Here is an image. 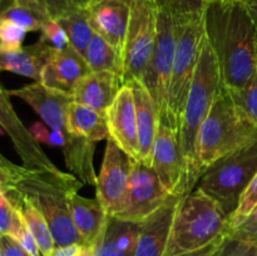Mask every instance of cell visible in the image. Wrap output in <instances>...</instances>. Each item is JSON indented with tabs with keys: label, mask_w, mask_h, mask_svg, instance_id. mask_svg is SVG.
I'll use <instances>...</instances> for the list:
<instances>
[{
	"label": "cell",
	"mask_w": 257,
	"mask_h": 256,
	"mask_svg": "<svg viewBox=\"0 0 257 256\" xmlns=\"http://www.w3.org/2000/svg\"><path fill=\"white\" fill-rule=\"evenodd\" d=\"M205 33L215 52L223 87L242 89L257 68V29L242 0L210 2Z\"/></svg>",
	"instance_id": "cell-1"
},
{
	"label": "cell",
	"mask_w": 257,
	"mask_h": 256,
	"mask_svg": "<svg viewBox=\"0 0 257 256\" xmlns=\"http://www.w3.org/2000/svg\"><path fill=\"white\" fill-rule=\"evenodd\" d=\"M257 142V125L236 104L223 84L196 142V165L200 176L220 158Z\"/></svg>",
	"instance_id": "cell-2"
},
{
	"label": "cell",
	"mask_w": 257,
	"mask_h": 256,
	"mask_svg": "<svg viewBox=\"0 0 257 256\" xmlns=\"http://www.w3.org/2000/svg\"><path fill=\"white\" fill-rule=\"evenodd\" d=\"M80 186L82 182L74 175L59 168L47 171L27 168L24 176L10 188L27 196L43 213L55 246H68L84 245L73 222L69 205L70 196L78 192Z\"/></svg>",
	"instance_id": "cell-3"
},
{
	"label": "cell",
	"mask_w": 257,
	"mask_h": 256,
	"mask_svg": "<svg viewBox=\"0 0 257 256\" xmlns=\"http://www.w3.org/2000/svg\"><path fill=\"white\" fill-rule=\"evenodd\" d=\"M222 85L220 67L207 35H203L195 77L188 92L180 127V143L187 166L191 188L195 187L201 176L196 165V142L201 125L212 108L218 90Z\"/></svg>",
	"instance_id": "cell-4"
},
{
	"label": "cell",
	"mask_w": 257,
	"mask_h": 256,
	"mask_svg": "<svg viewBox=\"0 0 257 256\" xmlns=\"http://www.w3.org/2000/svg\"><path fill=\"white\" fill-rule=\"evenodd\" d=\"M230 230V216L220 205L201 192L192 191L181 198L168 238L166 256L200 250Z\"/></svg>",
	"instance_id": "cell-5"
},
{
	"label": "cell",
	"mask_w": 257,
	"mask_h": 256,
	"mask_svg": "<svg viewBox=\"0 0 257 256\" xmlns=\"http://www.w3.org/2000/svg\"><path fill=\"white\" fill-rule=\"evenodd\" d=\"M203 14H173L176 49L167 95V117L163 123L178 133L205 35Z\"/></svg>",
	"instance_id": "cell-6"
},
{
	"label": "cell",
	"mask_w": 257,
	"mask_h": 256,
	"mask_svg": "<svg viewBox=\"0 0 257 256\" xmlns=\"http://www.w3.org/2000/svg\"><path fill=\"white\" fill-rule=\"evenodd\" d=\"M257 173V142L213 163L200 178L197 190L215 200L228 216Z\"/></svg>",
	"instance_id": "cell-7"
},
{
	"label": "cell",
	"mask_w": 257,
	"mask_h": 256,
	"mask_svg": "<svg viewBox=\"0 0 257 256\" xmlns=\"http://www.w3.org/2000/svg\"><path fill=\"white\" fill-rule=\"evenodd\" d=\"M176 49L175 17L163 3H157L156 45L141 82L146 85L156 103L160 122L167 117V95L172 75Z\"/></svg>",
	"instance_id": "cell-8"
},
{
	"label": "cell",
	"mask_w": 257,
	"mask_h": 256,
	"mask_svg": "<svg viewBox=\"0 0 257 256\" xmlns=\"http://www.w3.org/2000/svg\"><path fill=\"white\" fill-rule=\"evenodd\" d=\"M157 4L150 0H132L131 17L122 58L123 84L142 80L156 45Z\"/></svg>",
	"instance_id": "cell-9"
},
{
	"label": "cell",
	"mask_w": 257,
	"mask_h": 256,
	"mask_svg": "<svg viewBox=\"0 0 257 256\" xmlns=\"http://www.w3.org/2000/svg\"><path fill=\"white\" fill-rule=\"evenodd\" d=\"M170 197L155 170L133 161L127 192L122 207L114 217L132 222H143L160 210Z\"/></svg>",
	"instance_id": "cell-10"
},
{
	"label": "cell",
	"mask_w": 257,
	"mask_h": 256,
	"mask_svg": "<svg viewBox=\"0 0 257 256\" xmlns=\"http://www.w3.org/2000/svg\"><path fill=\"white\" fill-rule=\"evenodd\" d=\"M151 167L170 196H185L192 192L181 148L180 133L165 123L158 124Z\"/></svg>",
	"instance_id": "cell-11"
},
{
	"label": "cell",
	"mask_w": 257,
	"mask_h": 256,
	"mask_svg": "<svg viewBox=\"0 0 257 256\" xmlns=\"http://www.w3.org/2000/svg\"><path fill=\"white\" fill-rule=\"evenodd\" d=\"M133 160L120 150L119 146L110 138H107L102 168L95 183L97 200L109 216H114L122 207Z\"/></svg>",
	"instance_id": "cell-12"
},
{
	"label": "cell",
	"mask_w": 257,
	"mask_h": 256,
	"mask_svg": "<svg viewBox=\"0 0 257 256\" xmlns=\"http://www.w3.org/2000/svg\"><path fill=\"white\" fill-rule=\"evenodd\" d=\"M9 97V92L0 84V127L12 140L23 166L35 171L57 170L58 167L40 148L39 142L33 137L29 128L20 120Z\"/></svg>",
	"instance_id": "cell-13"
},
{
	"label": "cell",
	"mask_w": 257,
	"mask_h": 256,
	"mask_svg": "<svg viewBox=\"0 0 257 256\" xmlns=\"http://www.w3.org/2000/svg\"><path fill=\"white\" fill-rule=\"evenodd\" d=\"M108 138L114 141L133 161L140 162L137 119L133 90L130 84H123L112 104L105 110Z\"/></svg>",
	"instance_id": "cell-14"
},
{
	"label": "cell",
	"mask_w": 257,
	"mask_h": 256,
	"mask_svg": "<svg viewBox=\"0 0 257 256\" xmlns=\"http://www.w3.org/2000/svg\"><path fill=\"white\" fill-rule=\"evenodd\" d=\"M128 0H100L87 9L88 19L94 33L107 40L123 58L125 37L131 17Z\"/></svg>",
	"instance_id": "cell-15"
},
{
	"label": "cell",
	"mask_w": 257,
	"mask_h": 256,
	"mask_svg": "<svg viewBox=\"0 0 257 256\" xmlns=\"http://www.w3.org/2000/svg\"><path fill=\"white\" fill-rule=\"evenodd\" d=\"M8 92L28 103L48 127L67 132V109L73 102L72 94L50 89L39 82Z\"/></svg>",
	"instance_id": "cell-16"
},
{
	"label": "cell",
	"mask_w": 257,
	"mask_h": 256,
	"mask_svg": "<svg viewBox=\"0 0 257 256\" xmlns=\"http://www.w3.org/2000/svg\"><path fill=\"white\" fill-rule=\"evenodd\" d=\"M182 197L171 196L160 210L143 221L133 256H166L173 218Z\"/></svg>",
	"instance_id": "cell-17"
},
{
	"label": "cell",
	"mask_w": 257,
	"mask_h": 256,
	"mask_svg": "<svg viewBox=\"0 0 257 256\" xmlns=\"http://www.w3.org/2000/svg\"><path fill=\"white\" fill-rule=\"evenodd\" d=\"M90 68L80 54L72 47L64 50H53L49 60L40 74L39 83L50 89L72 94L78 80L88 74Z\"/></svg>",
	"instance_id": "cell-18"
},
{
	"label": "cell",
	"mask_w": 257,
	"mask_h": 256,
	"mask_svg": "<svg viewBox=\"0 0 257 256\" xmlns=\"http://www.w3.org/2000/svg\"><path fill=\"white\" fill-rule=\"evenodd\" d=\"M122 85V77L118 73L110 70L89 72L78 80L72 97L74 102L105 113Z\"/></svg>",
	"instance_id": "cell-19"
},
{
	"label": "cell",
	"mask_w": 257,
	"mask_h": 256,
	"mask_svg": "<svg viewBox=\"0 0 257 256\" xmlns=\"http://www.w3.org/2000/svg\"><path fill=\"white\" fill-rule=\"evenodd\" d=\"M133 90L136 105V119H137L138 146H140V162L151 167L152 166L153 146L157 136L158 113L152 95L141 80L135 79L125 83Z\"/></svg>",
	"instance_id": "cell-20"
},
{
	"label": "cell",
	"mask_w": 257,
	"mask_h": 256,
	"mask_svg": "<svg viewBox=\"0 0 257 256\" xmlns=\"http://www.w3.org/2000/svg\"><path fill=\"white\" fill-rule=\"evenodd\" d=\"M142 222L108 217L104 230L93 246V256H133Z\"/></svg>",
	"instance_id": "cell-21"
},
{
	"label": "cell",
	"mask_w": 257,
	"mask_h": 256,
	"mask_svg": "<svg viewBox=\"0 0 257 256\" xmlns=\"http://www.w3.org/2000/svg\"><path fill=\"white\" fill-rule=\"evenodd\" d=\"M70 213L78 233L85 246H94L104 230L108 215L97 198H87L75 192L69 200Z\"/></svg>",
	"instance_id": "cell-22"
},
{
	"label": "cell",
	"mask_w": 257,
	"mask_h": 256,
	"mask_svg": "<svg viewBox=\"0 0 257 256\" xmlns=\"http://www.w3.org/2000/svg\"><path fill=\"white\" fill-rule=\"evenodd\" d=\"M52 52L40 40L14 52L0 50V73L12 72L39 82L43 68L49 60Z\"/></svg>",
	"instance_id": "cell-23"
},
{
	"label": "cell",
	"mask_w": 257,
	"mask_h": 256,
	"mask_svg": "<svg viewBox=\"0 0 257 256\" xmlns=\"http://www.w3.org/2000/svg\"><path fill=\"white\" fill-rule=\"evenodd\" d=\"M67 132L94 143L107 140L109 135L105 113L73 100L67 109Z\"/></svg>",
	"instance_id": "cell-24"
},
{
	"label": "cell",
	"mask_w": 257,
	"mask_h": 256,
	"mask_svg": "<svg viewBox=\"0 0 257 256\" xmlns=\"http://www.w3.org/2000/svg\"><path fill=\"white\" fill-rule=\"evenodd\" d=\"M5 193L13 202V205L18 208L20 217L23 218L25 226L37 241L43 256H49L50 252L54 250L55 243L43 213L38 210L37 206L27 196L23 195L15 188H8Z\"/></svg>",
	"instance_id": "cell-25"
},
{
	"label": "cell",
	"mask_w": 257,
	"mask_h": 256,
	"mask_svg": "<svg viewBox=\"0 0 257 256\" xmlns=\"http://www.w3.org/2000/svg\"><path fill=\"white\" fill-rule=\"evenodd\" d=\"M94 142L68 133L65 145L62 147L68 170L82 183L95 186L98 176L93 166Z\"/></svg>",
	"instance_id": "cell-26"
},
{
	"label": "cell",
	"mask_w": 257,
	"mask_h": 256,
	"mask_svg": "<svg viewBox=\"0 0 257 256\" xmlns=\"http://www.w3.org/2000/svg\"><path fill=\"white\" fill-rule=\"evenodd\" d=\"M3 18L13 20L27 32H40L43 25L52 19L45 0H13Z\"/></svg>",
	"instance_id": "cell-27"
},
{
	"label": "cell",
	"mask_w": 257,
	"mask_h": 256,
	"mask_svg": "<svg viewBox=\"0 0 257 256\" xmlns=\"http://www.w3.org/2000/svg\"><path fill=\"white\" fill-rule=\"evenodd\" d=\"M84 59L92 72L110 70L122 77V59L117 50L103 39L99 34L94 33L87 50Z\"/></svg>",
	"instance_id": "cell-28"
},
{
	"label": "cell",
	"mask_w": 257,
	"mask_h": 256,
	"mask_svg": "<svg viewBox=\"0 0 257 256\" xmlns=\"http://www.w3.org/2000/svg\"><path fill=\"white\" fill-rule=\"evenodd\" d=\"M58 22L62 24L64 30L67 32L68 38H69L70 47L84 58L85 50L94 35L92 25H90L89 19H88L87 10L82 12H74L70 14L64 15Z\"/></svg>",
	"instance_id": "cell-29"
},
{
	"label": "cell",
	"mask_w": 257,
	"mask_h": 256,
	"mask_svg": "<svg viewBox=\"0 0 257 256\" xmlns=\"http://www.w3.org/2000/svg\"><path fill=\"white\" fill-rule=\"evenodd\" d=\"M236 104L257 125V68L245 87L237 92H230Z\"/></svg>",
	"instance_id": "cell-30"
},
{
	"label": "cell",
	"mask_w": 257,
	"mask_h": 256,
	"mask_svg": "<svg viewBox=\"0 0 257 256\" xmlns=\"http://www.w3.org/2000/svg\"><path fill=\"white\" fill-rule=\"evenodd\" d=\"M27 30L7 18H0V50L14 52L23 48Z\"/></svg>",
	"instance_id": "cell-31"
},
{
	"label": "cell",
	"mask_w": 257,
	"mask_h": 256,
	"mask_svg": "<svg viewBox=\"0 0 257 256\" xmlns=\"http://www.w3.org/2000/svg\"><path fill=\"white\" fill-rule=\"evenodd\" d=\"M23 225L18 208L13 205L7 193L0 195V235L15 237Z\"/></svg>",
	"instance_id": "cell-32"
},
{
	"label": "cell",
	"mask_w": 257,
	"mask_h": 256,
	"mask_svg": "<svg viewBox=\"0 0 257 256\" xmlns=\"http://www.w3.org/2000/svg\"><path fill=\"white\" fill-rule=\"evenodd\" d=\"M257 205V173L255 177L251 180L246 190L241 195L238 205L236 207L235 212L230 216V230L240 225L251 212ZM228 230V231H230Z\"/></svg>",
	"instance_id": "cell-33"
},
{
	"label": "cell",
	"mask_w": 257,
	"mask_h": 256,
	"mask_svg": "<svg viewBox=\"0 0 257 256\" xmlns=\"http://www.w3.org/2000/svg\"><path fill=\"white\" fill-rule=\"evenodd\" d=\"M40 42L44 43L45 45L52 50H64L70 47L69 38H68L67 32L62 27L58 20L50 19L45 23L40 29Z\"/></svg>",
	"instance_id": "cell-34"
},
{
	"label": "cell",
	"mask_w": 257,
	"mask_h": 256,
	"mask_svg": "<svg viewBox=\"0 0 257 256\" xmlns=\"http://www.w3.org/2000/svg\"><path fill=\"white\" fill-rule=\"evenodd\" d=\"M29 131L37 142L44 143V145L52 146V147L62 148L67 142L68 132L60 130H53V128L48 127L45 123H33L29 127Z\"/></svg>",
	"instance_id": "cell-35"
},
{
	"label": "cell",
	"mask_w": 257,
	"mask_h": 256,
	"mask_svg": "<svg viewBox=\"0 0 257 256\" xmlns=\"http://www.w3.org/2000/svg\"><path fill=\"white\" fill-rule=\"evenodd\" d=\"M212 256H257V246L226 235Z\"/></svg>",
	"instance_id": "cell-36"
},
{
	"label": "cell",
	"mask_w": 257,
	"mask_h": 256,
	"mask_svg": "<svg viewBox=\"0 0 257 256\" xmlns=\"http://www.w3.org/2000/svg\"><path fill=\"white\" fill-rule=\"evenodd\" d=\"M98 2L100 0H45L50 17L55 20L70 13L87 10L90 5ZM128 2H132V0H128Z\"/></svg>",
	"instance_id": "cell-37"
},
{
	"label": "cell",
	"mask_w": 257,
	"mask_h": 256,
	"mask_svg": "<svg viewBox=\"0 0 257 256\" xmlns=\"http://www.w3.org/2000/svg\"><path fill=\"white\" fill-rule=\"evenodd\" d=\"M227 235L257 246V205L240 225L228 231Z\"/></svg>",
	"instance_id": "cell-38"
},
{
	"label": "cell",
	"mask_w": 257,
	"mask_h": 256,
	"mask_svg": "<svg viewBox=\"0 0 257 256\" xmlns=\"http://www.w3.org/2000/svg\"><path fill=\"white\" fill-rule=\"evenodd\" d=\"M27 168L10 162L0 153V185L3 187H14L15 183L24 176Z\"/></svg>",
	"instance_id": "cell-39"
},
{
	"label": "cell",
	"mask_w": 257,
	"mask_h": 256,
	"mask_svg": "<svg viewBox=\"0 0 257 256\" xmlns=\"http://www.w3.org/2000/svg\"><path fill=\"white\" fill-rule=\"evenodd\" d=\"M175 15L203 14L208 0H165L161 2Z\"/></svg>",
	"instance_id": "cell-40"
},
{
	"label": "cell",
	"mask_w": 257,
	"mask_h": 256,
	"mask_svg": "<svg viewBox=\"0 0 257 256\" xmlns=\"http://www.w3.org/2000/svg\"><path fill=\"white\" fill-rule=\"evenodd\" d=\"M23 220V218H22ZM14 240H17L20 243L23 248H24L27 252H29L32 256H43L42 251H40L39 246H38L37 241L33 237V235L30 233V231L28 230V227L25 226L24 221H23V225L20 227V230L18 231V233L15 235V237H13Z\"/></svg>",
	"instance_id": "cell-41"
},
{
	"label": "cell",
	"mask_w": 257,
	"mask_h": 256,
	"mask_svg": "<svg viewBox=\"0 0 257 256\" xmlns=\"http://www.w3.org/2000/svg\"><path fill=\"white\" fill-rule=\"evenodd\" d=\"M0 243L4 251V256H32L20 246L17 240L10 236L0 235Z\"/></svg>",
	"instance_id": "cell-42"
},
{
	"label": "cell",
	"mask_w": 257,
	"mask_h": 256,
	"mask_svg": "<svg viewBox=\"0 0 257 256\" xmlns=\"http://www.w3.org/2000/svg\"><path fill=\"white\" fill-rule=\"evenodd\" d=\"M84 245L80 243H73L68 246H55L54 250L50 252L49 256H78L83 250Z\"/></svg>",
	"instance_id": "cell-43"
},
{
	"label": "cell",
	"mask_w": 257,
	"mask_h": 256,
	"mask_svg": "<svg viewBox=\"0 0 257 256\" xmlns=\"http://www.w3.org/2000/svg\"><path fill=\"white\" fill-rule=\"evenodd\" d=\"M222 238H218V240L213 241L212 243H210V245L200 248V250L191 251V252H186V253H182V255H177V256H212V253L215 252V250L217 248V246L220 245V242L222 241Z\"/></svg>",
	"instance_id": "cell-44"
},
{
	"label": "cell",
	"mask_w": 257,
	"mask_h": 256,
	"mask_svg": "<svg viewBox=\"0 0 257 256\" xmlns=\"http://www.w3.org/2000/svg\"><path fill=\"white\" fill-rule=\"evenodd\" d=\"M242 3L257 29V0H242Z\"/></svg>",
	"instance_id": "cell-45"
},
{
	"label": "cell",
	"mask_w": 257,
	"mask_h": 256,
	"mask_svg": "<svg viewBox=\"0 0 257 256\" xmlns=\"http://www.w3.org/2000/svg\"><path fill=\"white\" fill-rule=\"evenodd\" d=\"M12 3L13 0H0V18H2L3 14L7 12L8 8L12 5Z\"/></svg>",
	"instance_id": "cell-46"
},
{
	"label": "cell",
	"mask_w": 257,
	"mask_h": 256,
	"mask_svg": "<svg viewBox=\"0 0 257 256\" xmlns=\"http://www.w3.org/2000/svg\"><path fill=\"white\" fill-rule=\"evenodd\" d=\"M78 256H93V246H84Z\"/></svg>",
	"instance_id": "cell-47"
},
{
	"label": "cell",
	"mask_w": 257,
	"mask_h": 256,
	"mask_svg": "<svg viewBox=\"0 0 257 256\" xmlns=\"http://www.w3.org/2000/svg\"><path fill=\"white\" fill-rule=\"evenodd\" d=\"M5 191H7V190H5V187H3V186L0 185V195H2V193H4Z\"/></svg>",
	"instance_id": "cell-48"
},
{
	"label": "cell",
	"mask_w": 257,
	"mask_h": 256,
	"mask_svg": "<svg viewBox=\"0 0 257 256\" xmlns=\"http://www.w3.org/2000/svg\"><path fill=\"white\" fill-rule=\"evenodd\" d=\"M0 256H4V251H3L2 243H0Z\"/></svg>",
	"instance_id": "cell-49"
},
{
	"label": "cell",
	"mask_w": 257,
	"mask_h": 256,
	"mask_svg": "<svg viewBox=\"0 0 257 256\" xmlns=\"http://www.w3.org/2000/svg\"><path fill=\"white\" fill-rule=\"evenodd\" d=\"M150 2H152V3H155V4H157V3L165 2V0H150Z\"/></svg>",
	"instance_id": "cell-50"
},
{
	"label": "cell",
	"mask_w": 257,
	"mask_h": 256,
	"mask_svg": "<svg viewBox=\"0 0 257 256\" xmlns=\"http://www.w3.org/2000/svg\"><path fill=\"white\" fill-rule=\"evenodd\" d=\"M210 2H227V0H208V3Z\"/></svg>",
	"instance_id": "cell-51"
},
{
	"label": "cell",
	"mask_w": 257,
	"mask_h": 256,
	"mask_svg": "<svg viewBox=\"0 0 257 256\" xmlns=\"http://www.w3.org/2000/svg\"><path fill=\"white\" fill-rule=\"evenodd\" d=\"M0 133H4V131L2 130V127H0Z\"/></svg>",
	"instance_id": "cell-52"
}]
</instances>
